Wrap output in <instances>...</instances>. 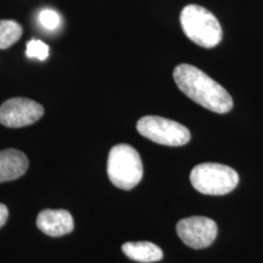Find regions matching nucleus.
<instances>
[{"label":"nucleus","mask_w":263,"mask_h":263,"mask_svg":"<svg viewBox=\"0 0 263 263\" xmlns=\"http://www.w3.org/2000/svg\"><path fill=\"white\" fill-rule=\"evenodd\" d=\"M22 35V26L14 20H0V49L14 45Z\"/></svg>","instance_id":"9b49d317"},{"label":"nucleus","mask_w":263,"mask_h":263,"mask_svg":"<svg viewBox=\"0 0 263 263\" xmlns=\"http://www.w3.org/2000/svg\"><path fill=\"white\" fill-rule=\"evenodd\" d=\"M37 227L49 236H64L73 230L74 222L66 210H43L38 213Z\"/></svg>","instance_id":"6e6552de"},{"label":"nucleus","mask_w":263,"mask_h":263,"mask_svg":"<svg viewBox=\"0 0 263 263\" xmlns=\"http://www.w3.org/2000/svg\"><path fill=\"white\" fill-rule=\"evenodd\" d=\"M38 21L43 28L48 31H55L60 27L61 16L52 9H43L38 15Z\"/></svg>","instance_id":"f8f14e48"},{"label":"nucleus","mask_w":263,"mask_h":263,"mask_svg":"<svg viewBox=\"0 0 263 263\" xmlns=\"http://www.w3.org/2000/svg\"><path fill=\"white\" fill-rule=\"evenodd\" d=\"M143 162L139 153L128 144H118L110 150L107 159V176L117 188L130 190L143 178Z\"/></svg>","instance_id":"7ed1b4c3"},{"label":"nucleus","mask_w":263,"mask_h":263,"mask_svg":"<svg viewBox=\"0 0 263 263\" xmlns=\"http://www.w3.org/2000/svg\"><path fill=\"white\" fill-rule=\"evenodd\" d=\"M177 233L180 240L189 248L200 250L209 248L217 238L216 222L202 216H193L177 223Z\"/></svg>","instance_id":"423d86ee"},{"label":"nucleus","mask_w":263,"mask_h":263,"mask_svg":"<svg viewBox=\"0 0 263 263\" xmlns=\"http://www.w3.org/2000/svg\"><path fill=\"white\" fill-rule=\"evenodd\" d=\"M180 25L186 37L199 47L215 48L222 41L219 21L211 11L200 5H186L180 12Z\"/></svg>","instance_id":"f03ea898"},{"label":"nucleus","mask_w":263,"mask_h":263,"mask_svg":"<svg viewBox=\"0 0 263 263\" xmlns=\"http://www.w3.org/2000/svg\"><path fill=\"white\" fill-rule=\"evenodd\" d=\"M26 55L29 59H37V60L44 61L49 57V47L44 42L38 39H32L27 43Z\"/></svg>","instance_id":"ddd939ff"},{"label":"nucleus","mask_w":263,"mask_h":263,"mask_svg":"<svg viewBox=\"0 0 263 263\" xmlns=\"http://www.w3.org/2000/svg\"><path fill=\"white\" fill-rule=\"evenodd\" d=\"M194 189L205 195H227L239 184V174L234 168L221 163H200L190 173Z\"/></svg>","instance_id":"20e7f679"},{"label":"nucleus","mask_w":263,"mask_h":263,"mask_svg":"<svg viewBox=\"0 0 263 263\" xmlns=\"http://www.w3.org/2000/svg\"><path fill=\"white\" fill-rule=\"evenodd\" d=\"M29 166L28 157L22 151L8 149L0 151V183L22 177Z\"/></svg>","instance_id":"1a4fd4ad"},{"label":"nucleus","mask_w":263,"mask_h":263,"mask_svg":"<svg viewBox=\"0 0 263 263\" xmlns=\"http://www.w3.org/2000/svg\"><path fill=\"white\" fill-rule=\"evenodd\" d=\"M9 218V210L4 203H0V228L5 224Z\"/></svg>","instance_id":"4468645a"},{"label":"nucleus","mask_w":263,"mask_h":263,"mask_svg":"<svg viewBox=\"0 0 263 263\" xmlns=\"http://www.w3.org/2000/svg\"><path fill=\"white\" fill-rule=\"evenodd\" d=\"M122 251L128 258L141 263H153L163 258L161 248L149 241L126 242L122 245Z\"/></svg>","instance_id":"9d476101"},{"label":"nucleus","mask_w":263,"mask_h":263,"mask_svg":"<svg viewBox=\"0 0 263 263\" xmlns=\"http://www.w3.org/2000/svg\"><path fill=\"white\" fill-rule=\"evenodd\" d=\"M44 108L27 98H12L0 106V123L9 128L31 126L42 118Z\"/></svg>","instance_id":"0eeeda50"},{"label":"nucleus","mask_w":263,"mask_h":263,"mask_svg":"<svg viewBox=\"0 0 263 263\" xmlns=\"http://www.w3.org/2000/svg\"><path fill=\"white\" fill-rule=\"evenodd\" d=\"M173 80L186 97L212 112L227 114L233 108V99L224 87L195 66L178 65Z\"/></svg>","instance_id":"f257e3e1"},{"label":"nucleus","mask_w":263,"mask_h":263,"mask_svg":"<svg viewBox=\"0 0 263 263\" xmlns=\"http://www.w3.org/2000/svg\"><path fill=\"white\" fill-rule=\"evenodd\" d=\"M137 129L146 139L166 146H183L192 138L185 126L160 116L141 117L137 123Z\"/></svg>","instance_id":"39448f33"}]
</instances>
